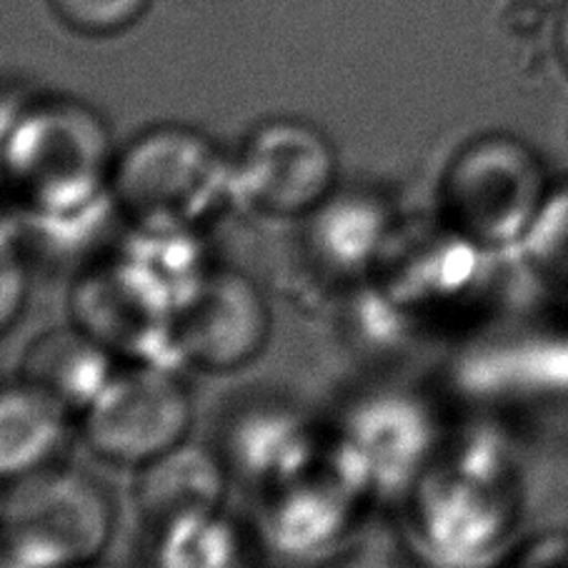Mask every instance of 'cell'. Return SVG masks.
Instances as JSON below:
<instances>
[{
	"instance_id": "obj_1",
	"label": "cell",
	"mask_w": 568,
	"mask_h": 568,
	"mask_svg": "<svg viewBox=\"0 0 568 568\" xmlns=\"http://www.w3.org/2000/svg\"><path fill=\"white\" fill-rule=\"evenodd\" d=\"M404 501L410 548L428 568H498L516 546L521 476L504 438L488 430L446 434Z\"/></svg>"
},
{
	"instance_id": "obj_2",
	"label": "cell",
	"mask_w": 568,
	"mask_h": 568,
	"mask_svg": "<svg viewBox=\"0 0 568 568\" xmlns=\"http://www.w3.org/2000/svg\"><path fill=\"white\" fill-rule=\"evenodd\" d=\"M119 153L105 115L73 95L18 103L0 129V191L21 219H58L111 201Z\"/></svg>"
},
{
	"instance_id": "obj_3",
	"label": "cell",
	"mask_w": 568,
	"mask_h": 568,
	"mask_svg": "<svg viewBox=\"0 0 568 568\" xmlns=\"http://www.w3.org/2000/svg\"><path fill=\"white\" fill-rule=\"evenodd\" d=\"M111 201L129 231L203 233L233 199V159L189 123H153L119 145Z\"/></svg>"
},
{
	"instance_id": "obj_4",
	"label": "cell",
	"mask_w": 568,
	"mask_h": 568,
	"mask_svg": "<svg viewBox=\"0 0 568 568\" xmlns=\"http://www.w3.org/2000/svg\"><path fill=\"white\" fill-rule=\"evenodd\" d=\"M556 179L534 143L486 131L450 153L436 183V219L486 253L521 248Z\"/></svg>"
},
{
	"instance_id": "obj_5",
	"label": "cell",
	"mask_w": 568,
	"mask_h": 568,
	"mask_svg": "<svg viewBox=\"0 0 568 568\" xmlns=\"http://www.w3.org/2000/svg\"><path fill=\"white\" fill-rule=\"evenodd\" d=\"M119 511L101 478L58 464L6 486L0 506V566L83 568L103 561Z\"/></svg>"
},
{
	"instance_id": "obj_6",
	"label": "cell",
	"mask_w": 568,
	"mask_h": 568,
	"mask_svg": "<svg viewBox=\"0 0 568 568\" xmlns=\"http://www.w3.org/2000/svg\"><path fill=\"white\" fill-rule=\"evenodd\" d=\"M444 436L424 398L398 388L368 390L351 398L326 428V464L366 501L406 496Z\"/></svg>"
},
{
	"instance_id": "obj_7",
	"label": "cell",
	"mask_w": 568,
	"mask_h": 568,
	"mask_svg": "<svg viewBox=\"0 0 568 568\" xmlns=\"http://www.w3.org/2000/svg\"><path fill=\"white\" fill-rule=\"evenodd\" d=\"M195 396L181 366L121 364L78 416L91 454L119 468H141L191 438Z\"/></svg>"
},
{
	"instance_id": "obj_8",
	"label": "cell",
	"mask_w": 568,
	"mask_h": 568,
	"mask_svg": "<svg viewBox=\"0 0 568 568\" xmlns=\"http://www.w3.org/2000/svg\"><path fill=\"white\" fill-rule=\"evenodd\" d=\"M233 159V199L271 221H303L341 185L331 135L298 115H271L243 135Z\"/></svg>"
},
{
	"instance_id": "obj_9",
	"label": "cell",
	"mask_w": 568,
	"mask_h": 568,
	"mask_svg": "<svg viewBox=\"0 0 568 568\" xmlns=\"http://www.w3.org/2000/svg\"><path fill=\"white\" fill-rule=\"evenodd\" d=\"M175 308L115 246L73 273L68 321L105 346L121 364H173ZM183 368V366H181Z\"/></svg>"
},
{
	"instance_id": "obj_10",
	"label": "cell",
	"mask_w": 568,
	"mask_h": 568,
	"mask_svg": "<svg viewBox=\"0 0 568 568\" xmlns=\"http://www.w3.org/2000/svg\"><path fill=\"white\" fill-rule=\"evenodd\" d=\"M251 536L256 556L273 568H331L351 551L368 504L323 464L258 496Z\"/></svg>"
},
{
	"instance_id": "obj_11",
	"label": "cell",
	"mask_w": 568,
	"mask_h": 568,
	"mask_svg": "<svg viewBox=\"0 0 568 568\" xmlns=\"http://www.w3.org/2000/svg\"><path fill=\"white\" fill-rule=\"evenodd\" d=\"M494 258L498 256L456 236L436 215L428 225L400 221L374 281L424 328L471 306L486 288Z\"/></svg>"
},
{
	"instance_id": "obj_12",
	"label": "cell",
	"mask_w": 568,
	"mask_h": 568,
	"mask_svg": "<svg viewBox=\"0 0 568 568\" xmlns=\"http://www.w3.org/2000/svg\"><path fill=\"white\" fill-rule=\"evenodd\" d=\"M273 338V311L266 291L225 263L175 316V354L183 368L231 376L266 354Z\"/></svg>"
},
{
	"instance_id": "obj_13",
	"label": "cell",
	"mask_w": 568,
	"mask_h": 568,
	"mask_svg": "<svg viewBox=\"0 0 568 568\" xmlns=\"http://www.w3.org/2000/svg\"><path fill=\"white\" fill-rule=\"evenodd\" d=\"M213 446L233 481L263 496L323 464L326 428L286 396H248L221 416Z\"/></svg>"
},
{
	"instance_id": "obj_14",
	"label": "cell",
	"mask_w": 568,
	"mask_h": 568,
	"mask_svg": "<svg viewBox=\"0 0 568 568\" xmlns=\"http://www.w3.org/2000/svg\"><path fill=\"white\" fill-rule=\"evenodd\" d=\"M400 221L386 193L341 183L301 221V251L318 276L356 288L378 273Z\"/></svg>"
},
{
	"instance_id": "obj_15",
	"label": "cell",
	"mask_w": 568,
	"mask_h": 568,
	"mask_svg": "<svg viewBox=\"0 0 568 568\" xmlns=\"http://www.w3.org/2000/svg\"><path fill=\"white\" fill-rule=\"evenodd\" d=\"M133 474V506L149 531L181 518L223 511L233 484L219 448L193 438Z\"/></svg>"
},
{
	"instance_id": "obj_16",
	"label": "cell",
	"mask_w": 568,
	"mask_h": 568,
	"mask_svg": "<svg viewBox=\"0 0 568 568\" xmlns=\"http://www.w3.org/2000/svg\"><path fill=\"white\" fill-rule=\"evenodd\" d=\"M78 416L48 390L13 378L0 386V484L68 462Z\"/></svg>"
},
{
	"instance_id": "obj_17",
	"label": "cell",
	"mask_w": 568,
	"mask_h": 568,
	"mask_svg": "<svg viewBox=\"0 0 568 568\" xmlns=\"http://www.w3.org/2000/svg\"><path fill=\"white\" fill-rule=\"evenodd\" d=\"M121 361L111 351L73 326L41 331L18 361V378L48 390L81 416L108 386Z\"/></svg>"
},
{
	"instance_id": "obj_18",
	"label": "cell",
	"mask_w": 568,
	"mask_h": 568,
	"mask_svg": "<svg viewBox=\"0 0 568 568\" xmlns=\"http://www.w3.org/2000/svg\"><path fill=\"white\" fill-rule=\"evenodd\" d=\"M258 561L251 528L223 511L149 531V568H251Z\"/></svg>"
},
{
	"instance_id": "obj_19",
	"label": "cell",
	"mask_w": 568,
	"mask_h": 568,
	"mask_svg": "<svg viewBox=\"0 0 568 568\" xmlns=\"http://www.w3.org/2000/svg\"><path fill=\"white\" fill-rule=\"evenodd\" d=\"M516 253L534 281L554 296L568 298V179L554 183L541 213Z\"/></svg>"
},
{
	"instance_id": "obj_20",
	"label": "cell",
	"mask_w": 568,
	"mask_h": 568,
	"mask_svg": "<svg viewBox=\"0 0 568 568\" xmlns=\"http://www.w3.org/2000/svg\"><path fill=\"white\" fill-rule=\"evenodd\" d=\"M71 31L108 38L129 31L149 11L151 0H48Z\"/></svg>"
},
{
	"instance_id": "obj_21",
	"label": "cell",
	"mask_w": 568,
	"mask_h": 568,
	"mask_svg": "<svg viewBox=\"0 0 568 568\" xmlns=\"http://www.w3.org/2000/svg\"><path fill=\"white\" fill-rule=\"evenodd\" d=\"M28 266L31 256L18 225H0V336L21 318L28 301Z\"/></svg>"
},
{
	"instance_id": "obj_22",
	"label": "cell",
	"mask_w": 568,
	"mask_h": 568,
	"mask_svg": "<svg viewBox=\"0 0 568 568\" xmlns=\"http://www.w3.org/2000/svg\"><path fill=\"white\" fill-rule=\"evenodd\" d=\"M498 568H568V531H546L518 541Z\"/></svg>"
},
{
	"instance_id": "obj_23",
	"label": "cell",
	"mask_w": 568,
	"mask_h": 568,
	"mask_svg": "<svg viewBox=\"0 0 568 568\" xmlns=\"http://www.w3.org/2000/svg\"><path fill=\"white\" fill-rule=\"evenodd\" d=\"M554 45H556V55L561 65L566 68L568 73V3L558 16V23H556V33H554Z\"/></svg>"
},
{
	"instance_id": "obj_24",
	"label": "cell",
	"mask_w": 568,
	"mask_h": 568,
	"mask_svg": "<svg viewBox=\"0 0 568 568\" xmlns=\"http://www.w3.org/2000/svg\"><path fill=\"white\" fill-rule=\"evenodd\" d=\"M83 568H115V566H108L105 561H98V564H91V566H83Z\"/></svg>"
},
{
	"instance_id": "obj_25",
	"label": "cell",
	"mask_w": 568,
	"mask_h": 568,
	"mask_svg": "<svg viewBox=\"0 0 568 568\" xmlns=\"http://www.w3.org/2000/svg\"><path fill=\"white\" fill-rule=\"evenodd\" d=\"M3 491H6V486L0 484V506H3Z\"/></svg>"
},
{
	"instance_id": "obj_26",
	"label": "cell",
	"mask_w": 568,
	"mask_h": 568,
	"mask_svg": "<svg viewBox=\"0 0 568 568\" xmlns=\"http://www.w3.org/2000/svg\"><path fill=\"white\" fill-rule=\"evenodd\" d=\"M0 568H3V566H0Z\"/></svg>"
}]
</instances>
